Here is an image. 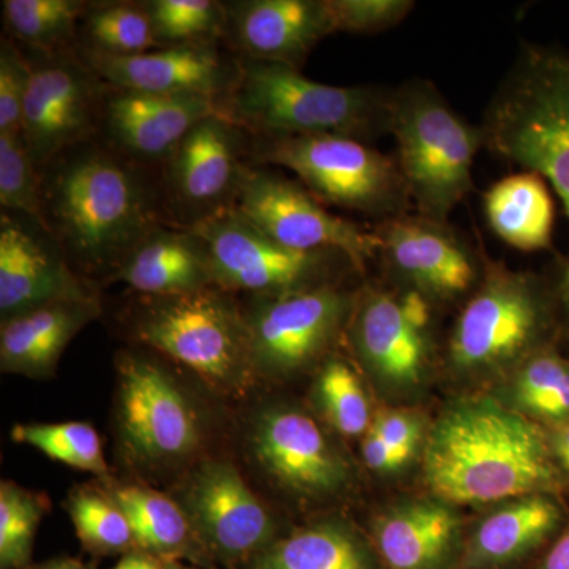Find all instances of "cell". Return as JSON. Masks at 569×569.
<instances>
[{"mask_svg": "<svg viewBox=\"0 0 569 569\" xmlns=\"http://www.w3.org/2000/svg\"><path fill=\"white\" fill-rule=\"evenodd\" d=\"M20 48L31 66L21 133L40 168L67 149L99 138L110 86L77 48L58 52Z\"/></svg>", "mask_w": 569, "mask_h": 569, "instance_id": "e0dca14e", "label": "cell"}, {"mask_svg": "<svg viewBox=\"0 0 569 569\" xmlns=\"http://www.w3.org/2000/svg\"><path fill=\"white\" fill-rule=\"evenodd\" d=\"M26 569H97V565L93 563V561L71 559V557H59V559L48 560L44 561V563Z\"/></svg>", "mask_w": 569, "mask_h": 569, "instance_id": "f6af8a7d", "label": "cell"}, {"mask_svg": "<svg viewBox=\"0 0 569 569\" xmlns=\"http://www.w3.org/2000/svg\"><path fill=\"white\" fill-rule=\"evenodd\" d=\"M211 254L213 282L244 298H264L347 284L365 274L342 250L291 249L258 230L238 209L190 228Z\"/></svg>", "mask_w": 569, "mask_h": 569, "instance_id": "8fae6325", "label": "cell"}, {"mask_svg": "<svg viewBox=\"0 0 569 569\" xmlns=\"http://www.w3.org/2000/svg\"><path fill=\"white\" fill-rule=\"evenodd\" d=\"M361 449L367 468L376 473H396L402 470L411 459L399 449L389 447L387 441L378 437L372 429L366 433Z\"/></svg>", "mask_w": 569, "mask_h": 569, "instance_id": "b9f144b4", "label": "cell"}, {"mask_svg": "<svg viewBox=\"0 0 569 569\" xmlns=\"http://www.w3.org/2000/svg\"><path fill=\"white\" fill-rule=\"evenodd\" d=\"M118 282L146 296L193 293L216 284L203 239L174 224H160L134 247L111 284Z\"/></svg>", "mask_w": 569, "mask_h": 569, "instance_id": "d4e9b609", "label": "cell"}, {"mask_svg": "<svg viewBox=\"0 0 569 569\" xmlns=\"http://www.w3.org/2000/svg\"><path fill=\"white\" fill-rule=\"evenodd\" d=\"M512 400L526 417L552 422L569 421V366L552 351L529 356L515 369Z\"/></svg>", "mask_w": 569, "mask_h": 569, "instance_id": "836d02e7", "label": "cell"}, {"mask_svg": "<svg viewBox=\"0 0 569 569\" xmlns=\"http://www.w3.org/2000/svg\"><path fill=\"white\" fill-rule=\"evenodd\" d=\"M100 290L71 269L66 254L39 222L0 211V317L9 320L61 299Z\"/></svg>", "mask_w": 569, "mask_h": 569, "instance_id": "ffe728a7", "label": "cell"}, {"mask_svg": "<svg viewBox=\"0 0 569 569\" xmlns=\"http://www.w3.org/2000/svg\"><path fill=\"white\" fill-rule=\"evenodd\" d=\"M560 522L559 505L546 493L505 501L468 535L459 569L515 567L538 549Z\"/></svg>", "mask_w": 569, "mask_h": 569, "instance_id": "484cf974", "label": "cell"}, {"mask_svg": "<svg viewBox=\"0 0 569 569\" xmlns=\"http://www.w3.org/2000/svg\"><path fill=\"white\" fill-rule=\"evenodd\" d=\"M269 238L291 249L342 250L367 269L376 263L373 227L336 216L301 182L271 167L250 164L236 208Z\"/></svg>", "mask_w": 569, "mask_h": 569, "instance_id": "ac0fdd59", "label": "cell"}, {"mask_svg": "<svg viewBox=\"0 0 569 569\" xmlns=\"http://www.w3.org/2000/svg\"><path fill=\"white\" fill-rule=\"evenodd\" d=\"M77 50L127 58L160 48L142 0H103L89 2L78 28Z\"/></svg>", "mask_w": 569, "mask_h": 569, "instance_id": "f546056e", "label": "cell"}, {"mask_svg": "<svg viewBox=\"0 0 569 569\" xmlns=\"http://www.w3.org/2000/svg\"><path fill=\"white\" fill-rule=\"evenodd\" d=\"M370 542L383 569H459L466 545L459 512L436 497L389 508Z\"/></svg>", "mask_w": 569, "mask_h": 569, "instance_id": "603a6c76", "label": "cell"}, {"mask_svg": "<svg viewBox=\"0 0 569 569\" xmlns=\"http://www.w3.org/2000/svg\"><path fill=\"white\" fill-rule=\"evenodd\" d=\"M123 335L200 378L224 402L244 403L260 388L250 358L242 299L223 288L137 295L123 309Z\"/></svg>", "mask_w": 569, "mask_h": 569, "instance_id": "5b68a950", "label": "cell"}, {"mask_svg": "<svg viewBox=\"0 0 569 569\" xmlns=\"http://www.w3.org/2000/svg\"><path fill=\"white\" fill-rule=\"evenodd\" d=\"M163 569H201L193 565L183 563V561H168Z\"/></svg>", "mask_w": 569, "mask_h": 569, "instance_id": "c3c4849f", "label": "cell"}, {"mask_svg": "<svg viewBox=\"0 0 569 569\" xmlns=\"http://www.w3.org/2000/svg\"><path fill=\"white\" fill-rule=\"evenodd\" d=\"M111 430L114 455L130 479L170 489L220 452L231 418L222 397L171 359L132 346L116 353Z\"/></svg>", "mask_w": 569, "mask_h": 569, "instance_id": "7a4b0ae2", "label": "cell"}, {"mask_svg": "<svg viewBox=\"0 0 569 569\" xmlns=\"http://www.w3.org/2000/svg\"><path fill=\"white\" fill-rule=\"evenodd\" d=\"M358 288L242 299L250 358L258 383H283L317 372L346 339Z\"/></svg>", "mask_w": 569, "mask_h": 569, "instance_id": "7c38bea8", "label": "cell"}, {"mask_svg": "<svg viewBox=\"0 0 569 569\" xmlns=\"http://www.w3.org/2000/svg\"><path fill=\"white\" fill-rule=\"evenodd\" d=\"M11 440L29 445L52 460L88 471L100 481L111 478L102 438L89 422H32L11 429Z\"/></svg>", "mask_w": 569, "mask_h": 569, "instance_id": "e575fe53", "label": "cell"}, {"mask_svg": "<svg viewBox=\"0 0 569 569\" xmlns=\"http://www.w3.org/2000/svg\"><path fill=\"white\" fill-rule=\"evenodd\" d=\"M50 511V498L17 482H0V569L31 567L41 519Z\"/></svg>", "mask_w": 569, "mask_h": 569, "instance_id": "8d00e7d4", "label": "cell"}, {"mask_svg": "<svg viewBox=\"0 0 569 569\" xmlns=\"http://www.w3.org/2000/svg\"><path fill=\"white\" fill-rule=\"evenodd\" d=\"M422 475L449 505L545 493L557 485L549 438L526 415L492 397H468L443 411L427 438Z\"/></svg>", "mask_w": 569, "mask_h": 569, "instance_id": "3957f363", "label": "cell"}, {"mask_svg": "<svg viewBox=\"0 0 569 569\" xmlns=\"http://www.w3.org/2000/svg\"><path fill=\"white\" fill-rule=\"evenodd\" d=\"M385 282L425 296L433 306L463 305L478 290L489 258L451 222L411 211L373 224Z\"/></svg>", "mask_w": 569, "mask_h": 569, "instance_id": "2e32d148", "label": "cell"}, {"mask_svg": "<svg viewBox=\"0 0 569 569\" xmlns=\"http://www.w3.org/2000/svg\"><path fill=\"white\" fill-rule=\"evenodd\" d=\"M220 112L203 97L159 96L110 86L99 138L130 162L159 173L198 122Z\"/></svg>", "mask_w": 569, "mask_h": 569, "instance_id": "44dd1931", "label": "cell"}, {"mask_svg": "<svg viewBox=\"0 0 569 569\" xmlns=\"http://www.w3.org/2000/svg\"><path fill=\"white\" fill-rule=\"evenodd\" d=\"M228 438L253 488L272 490L299 507L323 505L353 488L346 449L305 408L283 400L241 403Z\"/></svg>", "mask_w": 569, "mask_h": 569, "instance_id": "52a82bcc", "label": "cell"}, {"mask_svg": "<svg viewBox=\"0 0 569 569\" xmlns=\"http://www.w3.org/2000/svg\"><path fill=\"white\" fill-rule=\"evenodd\" d=\"M167 492L182 508L213 568L244 569L283 535L268 501L228 452L201 460Z\"/></svg>", "mask_w": 569, "mask_h": 569, "instance_id": "4fadbf2b", "label": "cell"}, {"mask_svg": "<svg viewBox=\"0 0 569 569\" xmlns=\"http://www.w3.org/2000/svg\"><path fill=\"white\" fill-rule=\"evenodd\" d=\"M100 482L129 518L138 550L163 561H183L201 569H213L189 519L167 490L134 479L121 481L111 477Z\"/></svg>", "mask_w": 569, "mask_h": 569, "instance_id": "4316f807", "label": "cell"}, {"mask_svg": "<svg viewBox=\"0 0 569 569\" xmlns=\"http://www.w3.org/2000/svg\"><path fill=\"white\" fill-rule=\"evenodd\" d=\"M538 569H569V529L553 542Z\"/></svg>", "mask_w": 569, "mask_h": 569, "instance_id": "7bdbcfd3", "label": "cell"}, {"mask_svg": "<svg viewBox=\"0 0 569 569\" xmlns=\"http://www.w3.org/2000/svg\"><path fill=\"white\" fill-rule=\"evenodd\" d=\"M312 403L339 436H366L372 411L361 377L342 355L332 353L318 367L312 383Z\"/></svg>", "mask_w": 569, "mask_h": 569, "instance_id": "d6a6232c", "label": "cell"}, {"mask_svg": "<svg viewBox=\"0 0 569 569\" xmlns=\"http://www.w3.org/2000/svg\"><path fill=\"white\" fill-rule=\"evenodd\" d=\"M486 220L512 249L539 252L552 244L556 209L545 179L531 171L509 174L486 190Z\"/></svg>", "mask_w": 569, "mask_h": 569, "instance_id": "f1b7e54d", "label": "cell"}, {"mask_svg": "<svg viewBox=\"0 0 569 569\" xmlns=\"http://www.w3.org/2000/svg\"><path fill=\"white\" fill-rule=\"evenodd\" d=\"M436 310L385 280L359 287L346 339L373 383L396 392L421 387L436 355Z\"/></svg>", "mask_w": 569, "mask_h": 569, "instance_id": "5bb4252c", "label": "cell"}, {"mask_svg": "<svg viewBox=\"0 0 569 569\" xmlns=\"http://www.w3.org/2000/svg\"><path fill=\"white\" fill-rule=\"evenodd\" d=\"M39 170L44 228L71 269L97 290L111 284L146 236L170 224L157 173L100 138L67 149Z\"/></svg>", "mask_w": 569, "mask_h": 569, "instance_id": "6da1fadb", "label": "cell"}, {"mask_svg": "<svg viewBox=\"0 0 569 569\" xmlns=\"http://www.w3.org/2000/svg\"><path fill=\"white\" fill-rule=\"evenodd\" d=\"M553 459L565 471L569 473V422L561 425L549 438Z\"/></svg>", "mask_w": 569, "mask_h": 569, "instance_id": "ee69618b", "label": "cell"}, {"mask_svg": "<svg viewBox=\"0 0 569 569\" xmlns=\"http://www.w3.org/2000/svg\"><path fill=\"white\" fill-rule=\"evenodd\" d=\"M389 134L413 211L449 222L473 192V167L486 148L481 123L468 122L426 78L395 86Z\"/></svg>", "mask_w": 569, "mask_h": 569, "instance_id": "ba28073f", "label": "cell"}, {"mask_svg": "<svg viewBox=\"0 0 569 569\" xmlns=\"http://www.w3.org/2000/svg\"><path fill=\"white\" fill-rule=\"evenodd\" d=\"M141 559V550H132V552L126 553V556L121 557L119 563L116 565L112 569H137L138 563H140Z\"/></svg>", "mask_w": 569, "mask_h": 569, "instance_id": "bcb514c9", "label": "cell"}, {"mask_svg": "<svg viewBox=\"0 0 569 569\" xmlns=\"http://www.w3.org/2000/svg\"><path fill=\"white\" fill-rule=\"evenodd\" d=\"M335 32L373 36L391 31L415 10L413 0H328Z\"/></svg>", "mask_w": 569, "mask_h": 569, "instance_id": "f35d334b", "label": "cell"}, {"mask_svg": "<svg viewBox=\"0 0 569 569\" xmlns=\"http://www.w3.org/2000/svg\"><path fill=\"white\" fill-rule=\"evenodd\" d=\"M63 507L86 552L122 557L137 550L129 518L99 479L71 488Z\"/></svg>", "mask_w": 569, "mask_h": 569, "instance_id": "1f68e13d", "label": "cell"}, {"mask_svg": "<svg viewBox=\"0 0 569 569\" xmlns=\"http://www.w3.org/2000/svg\"><path fill=\"white\" fill-rule=\"evenodd\" d=\"M244 569H383L372 542L342 519L287 531Z\"/></svg>", "mask_w": 569, "mask_h": 569, "instance_id": "83f0119b", "label": "cell"}, {"mask_svg": "<svg viewBox=\"0 0 569 569\" xmlns=\"http://www.w3.org/2000/svg\"><path fill=\"white\" fill-rule=\"evenodd\" d=\"M548 326L549 306L537 277L489 260L449 332V369L477 378L515 370L541 350Z\"/></svg>", "mask_w": 569, "mask_h": 569, "instance_id": "30bf717a", "label": "cell"}, {"mask_svg": "<svg viewBox=\"0 0 569 569\" xmlns=\"http://www.w3.org/2000/svg\"><path fill=\"white\" fill-rule=\"evenodd\" d=\"M159 48L224 43L227 11L219 0H142Z\"/></svg>", "mask_w": 569, "mask_h": 569, "instance_id": "d590c367", "label": "cell"}, {"mask_svg": "<svg viewBox=\"0 0 569 569\" xmlns=\"http://www.w3.org/2000/svg\"><path fill=\"white\" fill-rule=\"evenodd\" d=\"M250 163L293 171L321 203L376 224L413 211L396 157L369 142L337 134L250 137Z\"/></svg>", "mask_w": 569, "mask_h": 569, "instance_id": "9c48e42d", "label": "cell"}, {"mask_svg": "<svg viewBox=\"0 0 569 569\" xmlns=\"http://www.w3.org/2000/svg\"><path fill=\"white\" fill-rule=\"evenodd\" d=\"M88 6V0H3V33L28 50H73Z\"/></svg>", "mask_w": 569, "mask_h": 569, "instance_id": "4dcf8cb0", "label": "cell"}, {"mask_svg": "<svg viewBox=\"0 0 569 569\" xmlns=\"http://www.w3.org/2000/svg\"><path fill=\"white\" fill-rule=\"evenodd\" d=\"M31 84V66L20 44L7 33L0 39V133L22 130L26 97Z\"/></svg>", "mask_w": 569, "mask_h": 569, "instance_id": "ab89813d", "label": "cell"}, {"mask_svg": "<svg viewBox=\"0 0 569 569\" xmlns=\"http://www.w3.org/2000/svg\"><path fill=\"white\" fill-rule=\"evenodd\" d=\"M395 86H329L282 63L246 61L220 114L253 138L337 134L373 144L389 134Z\"/></svg>", "mask_w": 569, "mask_h": 569, "instance_id": "8992f818", "label": "cell"}, {"mask_svg": "<svg viewBox=\"0 0 569 569\" xmlns=\"http://www.w3.org/2000/svg\"><path fill=\"white\" fill-rule=\"evenodd\" d=\"M481 127L486 151L550 182L569 219V51L520 44ZM557 301L569 329V258Z\"/></svg>", "mask_w": 569, "mask_h": 569, "instance_id": "277c9868", "label": "cell"}, {"mask_svg": "<svg viewBox=\"0 0 569 569\" xmlns=\"http://www.w3.org/2000/svg\"><path fill=\"white\" fill-rule=\"evenodd\" d=\"M78 52L111 88L203 97L219 104V110L241 74V59L227 43L160 48L127 58Z\"/></svg>", "mask_w": 569, "mask_h": 569, "instance_id": "d6986e66", "label": "cell"}, {"mask_svg": "<svg viewBox=\"0 0 569 569\" xmlns=\"http://www.w3.org/2000/svg\"><path fill=\"white\" fill-rule=\"evenodd\" d=\"M370 429L389 447L413 458L422 440V421L417 415L402 410H385L373 419Z\"/></svg>", "mask_w": 569, "mask_h": 569, "instance_id": "60d3db41", "label": "cell"}, {"mask_svg": "<svg viewBox=\"0 0 569 569\" xmlns=\"http://www.w3.org/2000/svg\"><path fill=\"white\" fill-rule=\"evenodd\" d=\"M227 39L239 59L301 70L310 52L332 36L328 0H227Z\"/></svg>", "mask_w": 569, "mask_h": 569, "instance_id": "7402d4cb", "label": "cell"}, {"mask_svg": "<svg viewBox=\"0 0 569 569\" xmlns=\"http://www.w3.org/2000/svg\"><path fill=\"white\" fill-rule=\"evenodd\" d=\"M0 206L2 211L24 213L44 228L40 170L22 133H0Z\"/></svg>", "mask_w": 569, "mask_h": 569, "instance_id": "74e56055", "label": "cell"}, {"mask_svg": "<svg viewBox=\"0 0 569 569\" xmlns=\"http://www.w3.org/2000/svg\"><path fill=\"white\" fill-rule=\"evenodd\" d=\"M250 164L241 127L220 112L198 122L157 173L168 223L190 230L234 209Z\"/></svg>", "mask_w": 569, "mask_h": 569, "instance_id": "9a60e30c", "label": "cell"}, {"mask_svg": "<svg viewBox=\"0 0 569 569\" xmlns=\"http://www.w3.org/2000/svg\"><path fill=\"white\" fill-rule=\"evenodd\" d=\"M167 563L168 561H163L159 557H153L151 553H146L141 550V559L137 569H163Z\"/></svg>", "mask_w": 569, "mask_h": 569, "instance_id": "7dc6e473", "label": "cell"}, {"mask_svg": "<svg viewBox=\"0 0 569 569\" xmlns=\"http://www.w3.org/2000/svg\"><path fill=\"white\" fill-rule=\"evenodd\" d=\"M100 295L61 299L0 326V369L10 376L50 380L63 351L89 323L102 317Z\"/></svg>", "mask_w": 569, "mask_h": 569, "instance_id": "cb8c5ba5", "label": "cell"}]
</instances>
